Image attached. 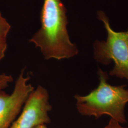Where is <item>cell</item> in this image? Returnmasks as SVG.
Here are the masks:
<instances>
[{
  "label": "cell",
  "mask_w": 128,
  "mask_h": 128,
  "mask_svg": "<svg viewBox=\"0 0 128 128\" xmlns=\"http://www.w3.org/2000/svg\"><path fill=\"white\" fill-rule=\"evenodd\" d=\"M67 10L61 0H44L40 13L41 28L29 42L40 49L46 60H61L78 55L67 30Z\"/></svg>",
  "instance_id": "obj_1"
},
{
  "label": "cell",
  "mask_w": 128,
  "mask_h": 128,
  "mask_svg": "<svg viewBox=\"0 0 128 128\" xmlns=\"http://www.w3.org/2000/svg\"><path fill=\"white\" fill-rule=\"evenodd\" d=\"M97 74L100 83L98 86L88 94L75 95L76 106L78 112L82 116H94L99 119L108 115L110 119L120 124L126 123L125 108L128 102V90L123 84L114 86L108 83V73L99 68Z\"/></svg>",
  "instance_id": "obj_2"
},
{
  "label": "cell",
  "mask_w": 128,
  "mask_h": 128,
  "mask_svg": "<svg viewBox=\"0 0 128 128\" xmlns=\"http://www.w3.org/2000/svg\"><path fill=\"white\" fill-rule=\"evenodd\" d=\"M98 17L104 24L107 38L106 41L94 42V58L105 66L114 61V66L110 71V76L128 80V30L125 32L114 31L102 11L98 12Z\"/></svg>",
  "instance_id": "obj_3"
},
{
  "label": "cell",
  "mask_w": 128,
  "mask_h": 128,
  "mask_svg": "<svg viewBox=\"0 0 128 128\" xmlns=\"http://www.w3.org/2000/svg\"><path fill=\"white\" fill-rule=\"evenodd\" d=\"M51 109L48 92L45 88L38 86L30 94L21 114L10 128H35L40 125L50 124L48 114Z\"/></svg>",
  "instance_id": "obj_4"
},
{
  "label": "cell",
  "mask_w": 128,
  "mask_h": 128,
  "mask_svg": "<svg viewBox=\"0 0 128 128\" xmlns=\"http://www.w3.org/2000/svg\"><path fill=\"white\" fill-rule=\"evenodd\" d=\"M29 80L28 76H24L23 69L10 94L0 90V128H10L34 90L32 85L28 84Z\"/></svg>",
  "instance_id": "obj_5"
},
{
  "label": "cell",
  "mask_w": 128,
  "mask_h": 128,
  "mask_svg": "<svg viewBox=\"0 0 128 128\" xmlns=\"http://www.w3.org/2000/svg\"><path fill=\"white\" fill-rule=\"evenodd\" d=\"M11 26L0 12V41H6Z\"/></svg>",
  "instance_id": "obj_6"
},
{
  "label": "cell",
  "mask_w": 128,
  "mask_h": 128,
  "mask_svg": "<svg viewBox=\"0 0 128 128\" xmlns=\"http://www.w3.org/2000/svg\"><path fill=\"white\" fill-rule=\"evenodd\" d=\"M13 81L12 76L0 74V90H4L8 86L10 83Z\"/></svg>",
  "instance_id": "obj_7"
},
{
  "label": "cell",
  "mask_w": 128,
  "mask_h": 128,
  "mask_svg": "<svg viewBox=\"0 0 128 128\" xmlns=\"http://www.w3.org/2000/svg\"><path fill=\"white\" fill-rule=\"evenodd\" d=\"M104 128H128L124 127L120 125V124L118 122L115 120L113 119H110L108 124L106 125Z\"/></svg>",
  "instance_id": "obj_8"
},
{
  "label": "cell",
  "mask_w": 128,
  "mask_h": 128,
  "mask_svg": "<svg viewBox=\"0 0 128 128\" xmlns=\"http://www.w3.org/2000/svg\"><path fill=\"white\" fill-rule=\"evenodd\" d=\"M7 48V44L6 41H0V60L4 57Z\"/></svg>",
  "instance_id": "obj_9"
},
{
  "label": "cell",
  "mask_w": 128,
  "mask_h": 128,
  "mask_svg": "<svg viewBox=\"0 0 128 128\" xmlns=\"http://www.w3.org/2000/svg\"><path fill=\"white\" fill-rule=\"evenodd\" d=\"M35 128H48L46 124H42V125H40L37 126Z\"/></svg>",
  "instance_id": "obj_10"
}]
</instances>
